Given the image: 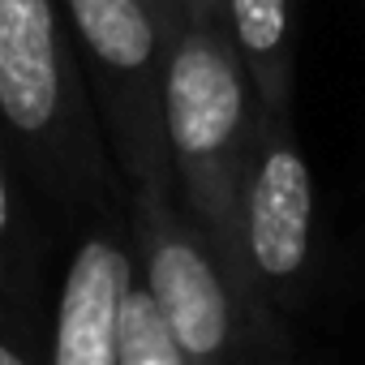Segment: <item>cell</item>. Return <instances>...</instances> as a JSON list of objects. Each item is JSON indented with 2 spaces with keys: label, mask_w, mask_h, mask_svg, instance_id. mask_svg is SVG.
<instances>
[{
  "label": "cell",
  "mask_w": 365,
  "mask_h": 365,
  "mask_svg": "<svg viewBox=\"0 0 365 365\" xmlns=\"http://www.w3.org/2000/svg\"><path fill=\"white\" fill-rule=\"evenodd\" d=\"M125 215L133 271L163 305L185 365L275 361L292 352L279 314L224 271L207 232L180 207L172 168L129 180Z\"/></svg>",
  "instance_id": "3957f363"
},
{
  "label": "cell",
  "mask_w": 365,
  "mask_h": 365,
  "mask_svg": "<svg viewBox=\"0 0 365 365\" xmlns=\"http://www.w3.org/2000/svg\"><path fill=\"white\" fill-rule=\"evenodd\" d=\"M185 22H224V0H180Z\"/></svg>",
  "instance_id": "8fae6325"
},
{
  "label": "cell",
  "mask_w": 365,
  "mask_h": 365,
  "mask_svg": "<svg viewBox=\"0 0 365 365\" xmlns=\"http://www.w3.org/2000/svg\"><path fill=\"white\" fill-rule=\"evenodd\" d=\"M146 5L155 9V18H159L172 35L180 31V22H185V18H180V0H146Z\"/></svg>",
  "instance_id": "7c38bea8"
},
{
  "label": "cell",
  "mask_w": 365,
  "mask_h": 365,
  "mask_svg": "<svg viewBox=\"0 0 365 365\" xmlns=\"http://www.w3.org/2000/svg\"><path fill=\"white\" fill-rule=\"evenodd\" d=\"M48 352V318L0 305V365H31Z\"/></svg>",
  "instance_id": "30bf717a"
},
{
  "label": "cell",
  "mask_w": 365,
  "mask_h": 365,
  "mask_svg": "<svg viewBox=\"0 0 365 365\" xmlns=\"http://www.w3.org/2000/svg\"><path fill=\"white\" fill-rule=\"evenodd\" d=\"M258 95L224 22H180L163 69V142L180 207L207 232L224 271L254 292L241 254V180L254 146ZM258 297V292H254Z\"/></svg>",
  "instance_id": "7a4b0ae2"
},
{
  "label": "cell",
  "mask_w": 365,
  "mask_h": 365,
  "mask_svg": "<svg viewBox=\"0 0 365 365\" xmlns=\"http://www.w3.org/2000/svg\"><path fill=\"white\" fill-rule=\"evenodd\" d=\"M112 365H185V352L172 335L163 305L138 275L120 297V314L112 331Z\"/></svg>",
  "instance_id": "9c48e42d"
},
{
  "label": "cell",
  "mask_w": 365,
  "mask_h": 365,
  "mask_svg": "<svg viewBox=\"0 0 365 365\" xmlns=\"http://www.w3.org/2000/svg\"><path fill=\"white\" fill-rule=\"evenodd\" d=\"M237 224L254 292L275 314H305L322 271V228L318 185L297 142L292 112H267L258 103Z\"/></svg>",
  "instance_id": "5b68a950"
},
{
  "label": "cell",
  "mask_w": 365,
  "mask_h": 365,
  "mask_svg": "<svg viewBox=\"0 0 365 365\" xmlns=\"http://www.w3.org/2000/svg\"><path fill=\"white\" fill-rule=\"evenodd\" d=\"M228 39L267 112H292L297 91V35L292 0H224Z\"/></svg>",
  "instance_id": "52a82bcc"
},
{
  "label": "cell",
  "mask_w": 365,
  "mask_h": 365,
  "mask_svg": "<svg viewBox=\"0 0 365 365\" xmlns=\"http://www.w3.org/2000/svg\"><path fill=\"white\" fill-rule=\"evenodd\" d=\"M43 224L35 220L26 176L0 129V305L43 318Z\"/></svg>",
  "instance_id": "ba28073f"
},
{
  "label": "cell",
  "mask_w": 365,
  "mask_h": 365,
  "mask_svg": "<svg viewBox=\"0 0 365 365\" xmlns=\"http://www.w3.org/2000/svg\"><path fill=\"white\" fill-rule=\"evenodd\" d=\"M65 18L120 180L168 168L163 69L172 31L146 0H65Z\"/></svg>",
  "instance_id": "277c9868"
},
{
  "label": "cell",
  "mask_w": 365,
  "mask_h": 365,
  "mask_svg": "<svg viewBox=\"0 0 365 365\" xmlns=\"http://www.w3.org/2000/svg\"><path fill=\"white\" fill-rule=\"evenodd\" d=\"M0 129L26 190L48 211L86 220L125 207V180L56 0H0Z\"/></svg>",
  "instance_id": "6da1fadb"
},
{
  "label": "cell",
  "mask_w": 365,
  "mask_h": 365,
  "mask_svg": "<svg viewBox=\"0 0 365 365\" xmlns=\"http://www.w3.org/2000/svg\"><path fill=\"white\" fill-rule=\"evenodd\" d=\"M133 241L125 207H103L86 215V228L65 262L61 292L48 322L52 365H112V331L120 297L133 284Z\"/></svg>",
  "instance_id": "8992f818"
}]
</instances>
